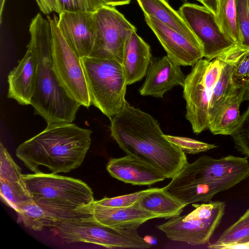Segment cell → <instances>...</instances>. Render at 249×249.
Returning a JSON list of instances; mask_svg holds the SVG:
<instances>
[{
    "label": "cell",
    "instance_id": "17",
    "mask_svg": "<svg viewBox=\"0 0 249 249\" xmlns=\"http://www.w3.org/2000/svg\"><path fill=\"white\" fill-rule=\"evenodd\" d=\"M107 170L112 177L132 185L150 186L166 178L161 171L152 164L128 155L110 159Z\"/></svg>",
    "mask_w": 249,
    "mask_h": 249
},
{
    "label": "cell",
    "instance_id": "20",
    "mask_svg": "<svg viewBox=\"0 0 249 249\" xmlns=\"http://www.w3.org/2000/svg\"><path fill=\"white\" fill-rule=\"evenodd\" d=\"M150 46L133 31L124 46L122 66L127 85L141 80L146 74L151 61Z\"/></svg>",
    "mask_w": 249,
    "mask_h": 249
},
{
    "label": "cell",
    "instance_id": "36",
    "mask_svg": "<svg viewBox=\"0 0 249 249\" xmlns=\"http://www.w3.org/2000/svg\"><path fill=\"white\" fill-rule=\"evenodd\" d=\"M40 11L47 15L53 12L59 14L57 0H35Z\"/></svg>",
    "mask_w": 249,
    "mask_h": 249
},
{
    "label": "cell",
    "instance_id": "25",
    "mask_svg": "<svg viewBox=\"0 0 249 249\" xmlns=\"http://www.w3.org/2000/svg\"><path fill=\"white\" fill-rule=\"evenodd\" d=\"M18 221L26 228L40 231L46 227L54 228L58 221L54 215L36 204L32 199L22 204L16 211Z\"/></svg>",
    "mask_w": 249,
    "mask_h": 249
},
{
    "label": "cell",
    "instance_id": "30",
    "mask_svg": "<svg viewBox=\"0 0 249 249\" xmlns=\"http://www.w3.org/2000/svg\"><path fill=\"white\" fill-rule=\"evenodd\" d=\"M163 136L168 141L187 154H198L217 147L215 144L206 143L185 137L175 136L164 134Z\"/></svg>",
    "mask_w": 249,
    "mask_h": 249
},
{
    "label": "cell",
    "instance_id": "27",
    "mask_svg": "<svg viewBox=\"0 0 249 249\" xmlns=\"http://www.w3.org/2000/svg\"><path fill=\"white\" fill-rule=\"evenodd\" d=\"M1 199L16 212L23 204L32 199L23 181L0 179Z\"/></svg>",
    "mask_w": 249,
    "mask_h": 249
},
{
    "label": "cell",
    "instance_id": "29",
    "mask_svg": "<svg viewBox=\"0 0 249 249\" xmlns=\"http://www.w3.org/2000/svg\"><path fill=\"white\" fill-rule=\"evenodd\" d=\"M231 136L236 149L249 158V106Z\"/></svg>",
    "mask_w": 249,
    "mask_h": 249
},
{
    "label": "cell",
    "instance_id": "11",
    "mask_svg": "<svg viewBox=\"0 0 249 249\" xmlns=\"http://www.w3.org/2000/svg\"><path fill=\"white\" fill-rule=\"evenodd\" d=\"M232 176H244L249 178V162L247 157L229 155L214 159L202 156L192 163L188 162L165 187L174 188Z\"/></svg>",
    "mask_w": 249,
    "mask_h": 249
},
{
    "label": "cell",
    "instance_id": "19",
    "mask_svg": "<svg viewBox=\"0 0 249 249\" xmlns=\"http://www.w3.org/2000/svg\"><path fill=\"white\" fill-rule=\"evenodd\" d=\"M247 178L244 176H232L220 179L164 188L187 206L198 202H208L218 193L232 188Z\"/></svg>",
    "mask_w": 249,
    "mask_h": 249
},
{
    "label": "cell",
    "instance_id": "3",
    "mask_svg": "<svg viewBox=\"0 0 249 249\" xmlns=\"http://www.w3.org/2000/svg\"><path fill=\"white\" fill-rule=\"evenodd\" d=\"M28 45L35 51L38 64L34 93L31 105L36 114L47 124L71 123L81 106L63 86L53 68V36L50 23L38 13L29 26Z\"/></svg>",
    "mask_w": 249,
    "mask_h": 249
},
{
    "label": "cell",
    "instance_id": "28",
    "mask_svg": "<svg viewBox=\"0 0 249 249\" xmlns=\"http://www.w3.org/2000/svg\"><path fill=\"white\" fill-rule=\"evenodd\" d=\"M249 236V209L239 219L225 230L215 243V246L237 243Z\"/></svg>",
    "mask_w": 249,
    "mask_h": 249
},
{
    "label": "cell",
    "instance_id": "10",
    "mask_svg": "<svg viewBox=\"0 0 249 249\" xmlns=\"http://www.w3.org/2000/svg\"><path fill=\"white\" fill-rule=\"evenodd\" d=\"M96 36L90 56L114 59L122 63L125 42L136 30L116 8L104 5L94 12Z\"/></svg>",
    "mask_w": 249,
    "mask_h": 249
},
{
    "label": "cell",
    "instance_id": "32",
    "mask_svg": "<svg viewBox=\"0 0 249 249\" xmlns=\"http://www.w3.org/2000/svg\"><path fill=\"white\" fill-rule=\"evenodd\" d=\"M159 189V188H151L116 197H105L99 200H94V202L98 205L107 207H127L138 202L147 195Z\"/></svg>",
    "mask_w": 249,
    "mask_h": 249
},
{
    "label": "cell",
    "instance_id": "4",
    "mask_svg": "<svg viewBox=\"0 0 249 249\" xmlns=\"http://www.w3.org/2000/svg\"><path fill=\"white\" fill-rule=\"evenodd\" d=\"M21 178L32 200L58 221L95 200L92 189L79 179L46 173L22 174Z\"/></svg>",
    "mask_w": 249,
    "mask_h": 249
},
{
    "label": "cell",
    "instance_id": "9",
    "mask_svg": "<svg viewBox=\"0 0 249 249\" xmlns=\"http://www.w3.org/2000/svg\"><path fill=\"white\" fill-rule=\"evenodd\" d=\"M52 32V59L53 70L60 81L81 106L91 105L81 58L72 50L58 28V18L47 16Z\"/></svg>",
    "mask_w": 249,
    "mask_h": 249
},
{
    "label": "cell",
    "instance_id": "13",
    "mask_svg": "<svg viewBox=\"0 0 249 249\" xmlns=\"http://www.w3.org/2000/svg\"><path fill=\"white\" fill-rule=\"evenodd\" d=\"M57 24L64 39L79 57L90 56L96 36L94 12H61Z\"/></svg>",
    "mask_w": 249,
    "mask_h": 249
},
{
    "label": "cell",
    "instance_id": "8",
    "mask_svg": "<svg viewBox=\"0 0 249 249\" xmlns=\"http://www.w3.org/2000/svg\"><path fill=\"white\" fill-rule=\"evenodd\" d=\"M195 209L189 213L169 218L157 225L170 240L192 246L205 244L209 241L224 215V201H210L194 204Z\"/></svg>",
    "mask_w": 249,
    "mask_h": 249
},
{
    "label": "cell",
    "instance_id": "43",
    "mask_svg": "<svg viewBox=\"0 0 249 249\" xmlns=\"http://www.w3.org/2000/svg\"><path fill=\"white\" fill-rule=\"evenodd\" d=\"M247 2H248V8H249V0H247Z\"/></svg>",
    "mask_w": 249,
    "mask_h": 249
},
{
    "label": "cell",
    "instance_id": "7",
    "mask_svg": "<svg viewBox=\"0 0 249 249\" xmlns=\"http://www.w3.org/2000/svg\"><path fill=\"white\" fill-rule=\"evenodd\" d=\"M221 67L222 62L218 58L211 61L201 59L186 76L183 86V96L186 103L185 117L196 134L209 129V103Z\"/></svg>",
    "mask_w": 249,
    "mask_h": 249
},
{
    "label": "cell",
    "instance_id": "5",
    "mask_svg": "<svg viewBox=\"0 0 249 249\" xmlns=\"http://www.w3.org/2000/svg\"><path fill=\"white\" fill-rule=\"evenodd\" d=\"M65 243H91L108 249H144L152 245L141 236L138 228H113L94 218L90 204L81 208L72 216L60 220L53 228Z\"/></svg>",
    "mask_w": 249,
    "mask_h": 249
},
{
    "label": "cell",
    "instance_id": "42",
    "mask_svg": "<svg viewBox=\"0 0 249 249\" xmlns=\"http://www.w3.org/2000/svg\"><path fill=\"white\" fill-rule=\"evenodd\" d=\"M247 241H249V236L248 237H246V238L243 239V240H241L240 241H239V242H237V243L245 242H247Z\"/></svg>",
    "mask_w": 249,
    "mask_h": 249
},
{
    "label": "cell",
    "instance_id": "6",
    "mask_svg": "<svg viewBox=\"0 0 249 249\" xmlns=\"http://www.w3.org/2000/svg\"><path fill=\"white\" fill-rule=\"evenodd\" d=\"M91 105L109 119L123 107L127 86L122 63L114 59L81 58Z\"/></svg>",
    "mask_w": 249,
    "mask_h": 249
},
{
    "label": "cell",
    "instance_id": "21",
    "mask_svg": "<svg viewBox=\"0 0 249 249\" xmlns=\"http://www.w3.org/2000/svg\"><path fill=\"white\" fill-rule=\"evenodd\" d=\"M144 16L153 18L182 34L193 42L200 44L178 11L165 0H137Z\"/></svg>",
    "mask_w": 249,
    "mask_h": 249
},
{
    "label": "cell",
    "instance_id": "12",
    "mask_svg": "<svg viewBox=\"0 0 249 249\" xmlns=\"http://www.w3.org/2000/svg\"><path fill=\"white\" fill-rule=\"evenodd\" d=\"M178 12L200 43L205 59L212 60L236 44L224 35L215 16L204 6L185 3Z\"/></svg>",
    "mask_w": 249,
    "mask_h": 249
},
{
    "label": "cell",
    "instance_id": "24",
    "mask_svg": "<svg viewBox=\"0 0 249 249\" xmlns=\"http://www.w3.org/2000/svg\"><path fill=\"white\" fill-rule=\"evenodd\" d=\"M221 62L220 73L213 87L209 103L210 124L237 87L234 86L232 78L233 66L225 62Z\"/></svg>",
    "mask_w": 249,
    "mask_h": 249
},
{
    "label": "cell",
    "instance_id": "37",
    "mask_svg": "<svg viewBox=\"0 0 249 249\" xmlns=\"http://www.w3.org/2000/svg\"><path fill=\"white\" fill-rule=\"evenodd\" d=\"M209 249H249V241L245 242L234 243L227 244L218 245L215 246H210L208 247Z\"/></svg>",
    "mask_w": 249,
    "mask_h": 249
},
{
    "label": "cell",
    "instance_id": "18",
    "mask_svg": "<svg viewBox=\"0 0 249 249\" xmlns=\"http://www.w3.org/2000/svg\"><path fill=\"white\" fill-rule=\"evenodd\" d=\"M94 219L101 224L113 228H138L147 221L160 218L141 208L139 201L127 207H112L95 203L90 204Z\"/></svg>",
    "mask_w": 249,
    "mask_h": 249
},
{
    "label": "cell",
    "instance_id": "33",
    "mask_svg": "<svg viewBox=\"0 0 249 249\" xmlns=\"http://www.w3.org/2000/svg\"><path fill=\"white\" fill-rule=\"evenodd\" d=\"M236 22L240 41L238 44L249 48V10L247 0H235Z\"/></svg>",
    "mask_w": 249,
    "mask_h": 249
},
{
    "label": "cell",
    "instance_id": "35",
    "mask_svg": "<svg viewBox=\"0 0 249 249\" xmlns=\"http://www.w3.org/2000/svg\"><path fill=\"white\" fill-rule=\"evenodd\" d=\"M234 86H245L249 80V51L242 55L232 65Z\"/></svg>",
    "mask_w": 249,
    "mask_h": 249
},
{
    "label": "cell",
    "instance_id": "15",
    "mask_svg": "<svg viewBox=\"0 0 249 249\" xmlns=\"http://www.w3.org/2000/svg\"><path fill=\"white\" fill-rule=\"evenodd\" d=\"M146 75L139 92L142 96L156 98H162L176 86L183 87L186 78L180 66L168 55L151 60Z\"/></svg>",
    "mask_w": 249,
    "mask_h": 249
},
{
    "label": "cell",
    "instance_id": "26",
    "mask_svg": "<svg viewBox=\"0 0 249 249\" xmlns=\"http://www.w3.org/2000/svg\"><path fill=\"white\" fill-rule=\"evenodd\" d=\"M216 20L221 31L235 43L240 41L235 0H217Z\"/></svg>",
    "mask_w": 249,
    "mask_h": 249
},
{
    "label": "cell",
    "instance_id": "23",
    "mask_svg": "<svg viewBox=\"0 0 249 249\" xmlns=\"http://www.w3.org/2000/svg\"><path fill=\"white\" fill-rule=\"evenodd\" d=\"M139 204L145 210L165 219L180 215L186 206L168 193L164 187L147 195L139 201Z\"/></svg>",
    "mask_w": 249,
    "mask_h": 249
},
{
    "label": "cell",
    "instance_id": "1",
    "mask_svg": "<svg viewBox=\"0 0 249 249\" xmlns=\"http://www.w3.org/2000/svg\"><path fill=\"white\" fill-rule=\"evenodd\" d=\"M111 136L126 155L143 160L172 178L188 163L185 153L164 136L149 114L127 101L110 119Z\"/></svg>",
    "mask_w": 249,
    "mask_h": 249
},
{
    "label": "cell",
    "instance_id": "16",
    "mask_svg": "<svg viewBox=\"0 0 249 249\" xmlns=\"http://www.w3.org/2000/svg\"><path fill=\"white\" fill-rule=\"evenodd\" d=\"M38 57L34 49L27 46V51L8 76L7 97L22 105H31L36 88Z\"/></svg>",
    "mask_w": 249,
    "mask_h": 249
},
{
    "label": "cell",
    "instance_id": "2",
    "mask_svg": "<svg viewBox=\"0 0 249 249\" xmlns=\"http://www.w3.org/2000/svg\"><path fill=\"white\" fill-rule=\"evenodd\" d=\"M92 131L71 123L47 124L42 131L20 144L17 157L35 174L41 167L50 173H68L82 163Z\"/></svg>",
    "mask_w": 249,
    "mask_h": 249
},
{
    "label": "cell",
    "instance_id": "31",
    "mask_svg": "<svg viewBox=\"0 0 249 249\" xmlns=\"http://www.w3.org/2000/svg\"><path fill=\"white\" fill-rule=\"evenodd\" d=\"M0 179L22 181L21 168L14 161L2 143L0 145Z\"/></svg>",
    "mask_w": 249,
    "mask_h": 249
},
{
    "label": "cell",
    "instance_id": "14",
    "mask_svg": "<svg viewBox=\"0 0 249 249\" xmlns=\"http://www.w3.org/2000/svg\"><path fill=\"white\" fill-rule=\"evenodd\" d=\"M144 18L146 24L166 51L167 55L178 65L193 66L204 57L201 44L188 39L154 18L146 16Z\"/></svg>",
    "mask_w": 249,
    "mask_h": 249
},
{
    "label": "cell",
    "instance_id": "40",
    "mask_svg": "<svg viewBox=\"0 0 249 249\" xmlns=\"http://www.w3.org/2000/svg\"><path fill=\"white\" fill-rule=\"evenodd\" d=\"M242 101H249V80L245 87V89L243 94Z\"/></svg>",
    "mask_w": 249,
    "mask_h": 249
},
{
    "label": "cell",
    "instance_id": "41",
    "mask_svg": "<svg viewBox=\"0 0 249 249\" xmlns=\"http://www.w3.org/2000/svg\"><path fill=\"white\" fill-rule=\"evenodd\" d=\"M6 0H0V19H1L2 13L4 5Z\"/></svg>",
    "mask_w": 249,
    "mask_h": 249
},
{
    "label": "cell",
    "instance_id": "39",
    "mask_svg": "<svg viewBox=\"0 0 249 249\" xmlns=\"http://www.w3.org/2000/svg\"><path fill=\"white\" fill-rule=\"evenodd\" d=\"M105 5L115 6L128 4L131 0H101Z\"/></svg>",
    "mask_w": 249,
    "mask_h": 249
},
{
    "label": "cell",
    "instance_id": "22",
    "mask_svg": "<svg viewBox=\"0 0 249 249\" xmlns=\"http://www.w3.org/2000/svg\"><path fill=\"white\" fill-rule=\"evenodd\" d=\"M245 86L236 87L210 123L209 129L214 135H231L241 118L239 107Z\"/></svg>",
    "mask_w": 249,
    "mask_h": 249
},
{
    "label": "cell",
    "instance_id": "38",
    "mask_svg": "<svg viewBox=\"0 0 249 249\" xmlns=\"http://www.w3.org/2000/svg\"><path fill=\"white\" fill-rule=\"evenodd\" d=\"M216 16L217 11V0H196Z\"/></svg>",
    "mask_w": 249,
    "mask_h": 249
},
{
    "label": "cell",
    "instance_id": "34",
    "mask_svg": "<svg viewBox=\"0 0 249 249\" xmlns=\"http://www.w3.org/2000/svg\"><path fill=\"white\" fill-rule=\"evenodd\" d=\"M57 2L59 14L63 12H95L105 5L101 0H57Z\"/></svg>",
    "mask_w": 249,
    "mask_h": 249
}]
</instances>
